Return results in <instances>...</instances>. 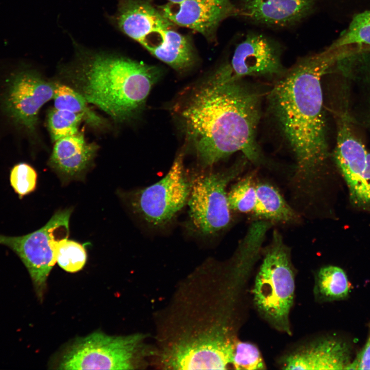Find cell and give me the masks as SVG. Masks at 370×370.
Returning <instances> with one entry per match:
<instances>
[{"mask_svg":"<svg viewBox=\"0 0 370 370\" xmlns=\"http://www.w3.org/2000/svg\"><path fill=\"white\" fill-rule=\"evenodd\" d=\"M338 56L337 49L327 48L301 58L278 78L269 94L272 113L304 178L316 175L328 156L321 81Z\"/></svg>","mask_w":370,"mask_h":370,"instance_id":"cell-3","label":"cell"},{"mask_svg":"<svg viewBox=\"0 0 370 370\" xmlns=\"http://www.w3.org/2000/svg\"><path fill=\"white\" fill-rule=\"evenodd\" d=\"M84 119L83 115L68 110L51 109L48 113L47 124L54 142L62 138L78 134L79 126Z\"/></svg>","mask_w":370,"mask_h":370,"instance_id":"cell-22","label":"cell"},{"mask_svg":"<svg viewBox=\"0 0 370 370\" xmlns=\"http://www.w3.org/2000/svg\"><path fill=\"white\" fill-rule=\"evenodd\" d=\"M8 82L3 99L5 112L17 125L34 132L40 109L53 98L55 83L28 69L13 73Z\"/></svg>","mask_w":370,"mask_h":370,"instance_id":"cell-11","label":"cell"},{"mask_svg":"<svg viewBox=\"0 0 370 370\" xmlns=\"http://www.w3.org/2000/svg\"><path fill=\"white\" fill-rule=\"evenodd\" d=\"M158 7L174 25L192 29L211 41L224 20L237 16L235 4L231 0H185Z\"/></svg>","mask_w":370,"mask_h":370,"instance_id":"cell-13","label":"cell"},{"mask_svg":"<svg viewBox=\"0 0 370 370\" xmlns=\"http://www.w3.org/2000/svg\"><path fill=\"white\" fill-rule=\"evenodd\" d=\"M243 160L220 172L202 173L191 181L187 204L193 228L205 236L216 234L231 220L226 188L243 170Z\"/></svg>","mask_w":370,"mask_h":370,"instance_id":"cell-8","label":"cell"},{"mask_svg":"<svg viewBox=\"0 0 370 370\" xmlns=\"http://www.w3.org/2000/svg\"><path fill=\"white\" fill-rule=\"evenodd\" d=\"M191 181L186 173L183 153L174 159L167 174L158 182L129 194L133 211L149 225L168 224L187 204Z\"/></svg>","mask_w":370,"mask_h":370,"instance_id":"cell-9","label":"cell"},{"mask_svg":"<svg viewBox=\"0 0 370 370\" xmlns=\"http://www.w3.org/2000/svg\"><path fill=\"white\" fill-rule=\"evenodd\" d=\"M112 22L139 44L151 33L171 29L174 25L149 0H120Z\"/></svg>","mask_w":370,"mask_h":370,"instance_id":"cell-16","label":"cell"},{"mask_svg":"<svg viewBox=\"0 0 370 370\" xmlns=\"http://www.w3.org/2000/svg\"><path fill=\"white\" fill-rule=\"evenodd\" d=\"M53 99L54 108L81 114L91 125L99 126L102 124L101 119L90 109L85 98L72 87L55 83Z\"/></svg>","mask_w":370,"mask_h":370,"instance_id":"cell-21","label":"cell"},{"mask_svg":"<svg viewBox=\"0 0 370 370\" xmlns=\"http://www.w3.org/2000/svg\"><path fill=\"white\" fill-rule=\"evenodd\" d=\"M256 199L253 212L265 218L291 221L296 218L293 210L284 200L279 191L268 183L256 186Z\"/></svg>","mask_w":370,"mask_h":370,"instance_id":"cell-19","label":"cell"},{"mask_svg":"<svg viewBox=\"0 0 370 370\" xmlns=\"http://www.w3.org/2000/svg\"><path fill=\"white\" fill-rule=\"evenodd\" d=\"M241 79L229 63L224 64L175 106L186 138L205 167L237 152L255 164L263 160L256 139L261 95Z\"/></svg>","mask_w":370,"mask_h":370,"instance_id":"cell-1","label":"cell"},{"mask_svg":"<svg viewBox=\"0 0 370 370\" xmlns=\"http://www.w3.org/2000/svg\"><path fill=\"white\" fill-rule=\"evenodd\" d=\"M289 251L274 231L255 280L253 300L259 312L276 328L290 333L289 314L294 293Z\"/></svg>","mask_w":370,"mask_h":370,"instance_id":"cell-5","label":"cell"},{"mask_svg":"<svg viewBox=\"0 0 370 370\" xmlns=\"http://www.w3.org/2000/svg\"><path fill=\"white\" fill-rule=\"evenodd\" d=\"M71 212V209L59 211L43 227L26 235H0V245L10 248L20 257L41 298L48 276L57 263L59 247L68 237Z\"/></svg>","mask_w":370,"mask_h":370,"instance_id":"cell-7","label":"cell"},{"mask_svg":"<svg viewBox=\"0 0 370 370\" xmlns=\"http://www.w3.org/2000/svg\"><path fill=\"white\" fill-rule=\"evenodd\" d=\"M227 197L230 210L243 213L253 212L256 194L252 176H247L235 184Z\"/></svg>","mask_w":370,"mask_h":370,"instance_id":"cell-24","label":"cell"},{"mask_svg":"<svg viewBox=\"0 0 370 370\" xmlns=\"http://www.w3.org/2000/svg\"><path fill=\"white\" fill-rule=\"evenodd\" d=\"M97 149L78 133L55 141L49 164L63 181L79 178L90 166Z\"/></svg>","mask_w":370,"mask_h":370,"instance_id":"cell-17","label":"cell"},{"mask_svg":"<svg viewBox=\"0 0 370 370\" xmlns=\"http://www.w3.org/2000/svg\"><path fill=\"white\" fill-rule=\"evenodd\" d=\"M314 289L317 295L325 300H340L348 295L349 285L342 269L329 265L321 268L317 273Z\"/></svg>","mask_w":370,"mask_h":370,"instance_id":"cell-20","label":"cell"},{"mask_svg":"<svg viewBox=\"0 0 370 370\" xmlns=\"http://www.w3.org/2000/svg\"><path fill=\"white\" fill-rule=\"evenodd\" d=\"M351 349L346 342L327 337L312 342L292 351L283 360L284 369H347Z\"/></svg>","mask_w":370,"mask_h":370,"instance_id":"cell-15","label":"cell"},{"mask_svg":"<svg viewBox=\"0 0 370 370\" xmlns=\"http://www.w3.org/2000/svg\"><path fill=\"white\" fill-rule=\"evenodd\" d=\"M193 273L180 286L159 333V358L169 369H227L235 339L222 309L218 272Z\"/></svg>","mask_w":370,"mask_h":370,"instance_id":"cell-2","label":"cell"},{"mask_svg":"<svg viewBox=\"0 0 370 370\" xmlns=\"http://www.w3.org/2000/svg\"><path fill=\"white\" fill-rule=\"evenodd\" d=\"M347 369H370V328L366 342Z\"/></svg>","mask_w":370,"mask_h":370,"instance_id":"cell-28","label":"cell"},{"mask_svg":"<svg viewBox=\"0 0 370 370\" xmlns=\"http://www.w3.org/2000/svg\"><path fill=\"white\" fill-rule=\"evenodd\" d=\"M353 44L370 45V11L355 16L347 29L329 48L344 47Z\"/></svg>","mask_w":370,"mask_h":370,"instance_id":"cell-23","label":"cell"},{"mask_svg":"<svg viewBox=\"0 0 370 370\" xmlns=\"http://www.w3.org/2000/svg\"><path fill=\"white\" fill-rule=\"evenodd\" d=\"M283 46L264 33L250 32L236 46L229 65L237 78H277L286 70L282 64Z\"/></svg>","mask_w":370,"mask_h":370,"instance_id":"cell-12","label":"cell"},{"mask_svg":"<svg viewBox=\"0 0 370 370\" xmlns=\"http://www.w3.org/2000/svg\"><path fill=\"white\" fill-rule=\"evenodd\" d=\"M37 178L36 171L26 163L16 164L10 171V184L20 198L35 190Z\"/></svg>","mask_w":370,"mask_h":370,"instance_id":"cell-27","label":"cell"},{"mask_svg":"<svg viewBox=\"0 0 370 370\" xmlns=\"http://www.w3.org/2000/svg\"><path fill=\"white\" fill-rule=\"evenodd\" d=\"M322 0H239L237 16L251 24L274 29L291 28L314 12Z\"/></svg>","mask_w":370,"mask_h":370,"instance_id":"cell-14","label":"cell"},{"mask_svg":"<svg viewBox=\"0 0 370 370\" xmlns=\"http://www.w3.org/2000/svg\"><path fill=\"white\" fill-rule=\"evenodd\" d=\"M168 1H169V2H170V3H177L181 2L185 0H168Z\"/></svg>","mask_w":370,"mask_h":370,"instance_id":"cell-29","label":"cell"},{"mask_svg":"<svg viewBox=\"0 0 370 370\" xmlns=\"http://www.w3.org/2000/svg\"><path fill=\"white\" fill-rule=\"evenodd\" d=\"M350 123L346 111L338 121L335 159L350 201L359 208L370 209V153L355 135Z\"/></svg>","mask_w":370,"mask_h":370,"instance_id":"cell-10","label":"cell"},{"mask_svg":"<svg viewBox=\"0 0 370 370\" xmlns=\"http://www.w3.org/2000/svg\"><path fill=\"white\" fill-rule=\"evenodd\" d=\"M86 260V250L82 244L68 238L60 244L57 262L65 271L71 273L80 271L85 265Z\"/></svg>","mask_w":370,"mask_h":370,"instance_id":"cell-25","label":"cell"},{"mask_svg":"<svg viewBox=\"0 0 370 370\" xmlns=\"http://www.w3.org/2000/svg\"><path fill=\"white\" fill-rule=\"evenodd\" d=\"M140 44L150 53L176 70L184 71L196 61L189 38L171 29L151 33Z\"/></svg>","mask_w":370,"mask_h":370,"instance_id":"cell-18","label":"cell"},{"mask_svg":"<svg viewBox=\"0 0 370 370\" xmlns=\"http://www.w3.org/2000/svg\"><path fill=\"white\" fill-rule=\"evenodd\" d=\"M232 366L236 369L258 370L266 368L260 350L252 343L236 339Z\"/></svg>","mask_w":370,"mask_h":370,"instance_id":"cell-26","label":"cell"},{"mask_svg":"<svg viewBox=\"0 0 370 370\" xmlns=\"http://www.w3.org/2000/svg\"><path fill=\"white\" fill-rule=\"evenodd\" d=\"M142 334L109 336L95 332L77 339L65 350L60 369H134L146 354Z\"/></svg>","mask_w":370,"mask_h":370,"instance_id":"cell-6","label":"cell"},{"mask_svg":"<svg viewBox=\"0 0 370 370\" xmlns=\"http://www.w3.org/2000/svg\"><path fill=\"white\" fill-rule=\"evenodd\" d=\"M65 70L72 88L117 122L140 113L160 76L156 66L78 47L75 62Z\"/></svg>","mask_w":370,"mask_h":370,"instance_id":"cell-4","label":"cell"}]
</instances>
